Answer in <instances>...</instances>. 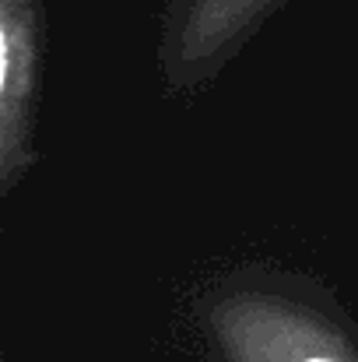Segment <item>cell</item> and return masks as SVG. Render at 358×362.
<instances>
[{"instance_id": "6da1fadb", "label": "cell", "mask_w": 358, "mask_h": 362, "mask_svg": "<svg viewBox=\"0 0 358 362\" xmlns=\"http://www.w3.org/2000/svg\"><path fill=\"white\" fill-rule=\"evenodd\" d=\"M313 362H327V359H313Z\"/></svg>"}]
</instances>
